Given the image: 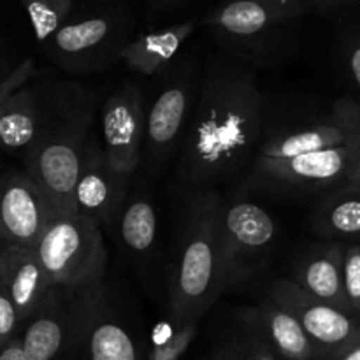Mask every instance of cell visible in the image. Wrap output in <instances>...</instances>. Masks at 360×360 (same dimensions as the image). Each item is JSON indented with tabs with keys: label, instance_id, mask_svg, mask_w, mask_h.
<instances>
[{
	"label": "cell",
	"instance_id": "6da1fadb",
	"mask_svg": "<svg viewBox=\"0 0 360 360\" xmlns=\"http://www.w3.org/2000/svg\"><path fill=\"white\" fill-rule=\"evenodd\" d=\"M257 70L214 53L202 63L197 104L172 164L178 193L238 185L262 137L267 98Z\"/></svg>",
	"mask_w": 360,
	"mask_h": 360
},
{
	"label": "cell",
	"instance_id": "7a4b0ae2",
	"mask_svg": "<svg viewBox=\"0 0 360 360\" xmlns=\"http://www.w3.org/2000/svg\"><path fill=\"white\" fill-rule=\"evenodd\" d=\"M41 125L23 157V171L51 204L56 218L74 213L72 192L81 157L97 129V91L77 81H37Z\"/></svg>",
	"mask_w": 360,
	"mask_h": 360
},
{
	"label": "cell",
	"instance_id": "3957f363",
	"mask_svg": "<svg viewBox=\"0 0 360 360\" xmlns=\"http://www.w3.org/2000/svg\"><path fill=\"white\" fill-rule=\"evenodd\" d=\"M178 195L183 206L165 274L167 311L202 319L221 295V192L206 188Z\"/></svg>",
	"mask_w": 360,
	"mask_h": 360
},
{
	"label": "cell",
	"instance_id": "277c9868",
	"mask_svg": "<svg viewBox=\"0 0 360 360\" xmlns=\"http://www.w3.org/2000/svg\"><path fill=\"white\" fill-rule=\"evenodd\" d=\"M306 0H224L204 14L218 53L252 67L271 69L294 56Z\"/></svg>",
	"mask_w": 360,
	"mask_h": 360
},
{
	"label": "cell",
	"instance_id": "5b68a950",
	"mask_svg": "<svg viewBox=\"0 0 360 360\" xmlns=\"http://www.w3.org/2000/svg\"><path fill=\"white\" fill-rule=\"evenodd\" d=\"M136 28L130 0H83L41 51L70 76H91L122 60Z\"/></svg>",
	"mask_w": 360,
	"mask_h": 360
},
{
	"label": "cell",
	"instance_id": "8992f818",
	"mask_svg": "<svg viewBox=\"0 0 360 360\" xmlns=\"http://www.w3.org/2000/svg\"><path fill=\"white\" fill-rule=\"evenodd\" d=\"M221 295L246 290L269 271L280 243V224L252 195L221 193Z\"/></svg>",
	"mask_w": 360,
	"mask_h": 360
},
{
	"label": "cell",
	"instance_id": "52a82bcc",
	"mask_svg": "<svg viewBox=\"0 0 360 360\" xmlns=\"http://www.w3.org/2000/svg\"><path fill=\"white\" fill-rule=\"evenodd\" d=\"M202 63L193 51L179 53L162 72V83L144 118L143 164L151 174H162L181 148L199 94Z\"/></svg>",
	"mask_w": 360,
	"mask_h": 360
},
{
	"label": "cell",
	"instance_id": "ba28073f",
	"mask_svg": "<svg viewBox=\"0 0 360 360\" xmlns=\"http://www.w3.org/2000/svg\"><path fill=\"white\" fill-rule=\"evenodd\" d=\"M347 183L348 150L341 144L287 158H255L234 188L246 195L319 200Z\"/></svg>",
	"mask_w": 360,
	"mask_h": 360
},
{
	"label": "cell",
	"instance_id": "9c48e42d",
	"mask_svg": "<svg viewBox=\"0 0 360 360\" xmlns=\"http://www.w3.org/2000/svg\"><path fill=\"white\" fill-rule=\"evenodd\" d=\"M34 252L51 287L94 290L105 283L104 236L88 218L70 214L51 220Z\"/></svg>",
	"mask_w": 360,
	"mask_h": 360
},
{
	"label": "cell",
	"instance_id": "30bf717a",
	"mask_svg": "<svg viewBox=\"0 0 360 360\" xmlns=\"http://www.w3.org/2000/svg\"><path fill=\"white\" fill-rule=\"evenodd\" d=\"M94 290L51 287L41 308L23 323L21 347L28 360H81L88 327L101 299Z\"/></svg>",
	"mask_w": 360,
	"mask_h": 360
},
{
	"label": "cell",
	"instance_id": "8fae6325",
	"mask_svg": "<svg viewBox=\"0 0 360 360\" xmlns=\"http://www.w3.org/2000/svg\"><path fill=\"white\" fill-rule=\"evenodd\" d=\"M266 294L297 319L315 352V360H338L360 343V320L306 294L288 278H273Z\"/></svg>",
	"mask_w": 360,
	"mask_h": 360
},
{
	"label": "cell",
	"instance_id": "7c38bea8",
	"mask_svg": "<svg viewBox=\"0 0 360 360\" xmlns=\"http://www.w3.org/2000/svg\"><path fill=\"white\" fill-rule=\"evenodd\" d=\"M146 97L134 79L122 81L101 108L98 139L116 171L134 178L143 165Z\"/></svg>",
	"mask_w": 360,
	"mask_h": 360
},
{
	"label": "cell",
	"instance_id": "4fadbf2b",
	"mask_svg": "<svg viewBox=\"0 0 360 360\" xmlns=\"http://www.w3.org/2000/svg\"><path fill=\"white\" fill-rule=\"evenodd\" d=\"M132 179L112 167L95 129L86 141L74 183V213L91 220L101 231L105 227L112 232L129 197Z\"/></svg>",
	"mask_w": 360,
	"mask_h": 360
},
{
	"label": "cell",
	"instance_id": "5bb4252c",
	"mask_svg": "<svg viewBox=\"0 0 360 360\" xmlns=\"http://www.w3.org/2000/svg\"><path fill=\"white\" fill-rule=\"evenodd\" d=\"M112 234L118 239L123 255L148 290L160 285V234L155 195L144 179H132L129 197Z\"/></svg>",
	"mask_w": 360,
	"mask_h": 360
},
{
	"label": "cell",
	"instance_id": "9a60e30c",
	"mask_svg": "<svg viewBox=\"0 0 360 360\" xmlns=\"http://www.w3.org/2000/svg\"><path fill=\"white\" fill-rule=\"evenodd\" d=\"M56 214L34 179L21 171L0 178V246L34 248Z\"/></svg>",
	"mask_w": 360,
	"mask_h": 360
},
{
	"label": "cell",
	"instance_id": "2e32d148",
	"mask_svg": "<svg viewBox=\"0 0 360 360\" xmlns=\"http://www.w3.org/2000/svg\"><path fill=\"white\" fill-rule=\"evenodd\" d=\"M341 144H345V130L333 112L327 116L276 115L267 102L255 158H287Z\"/></svg>",
	"mask_w": 360,
	"mask_h": 360
},
{
	"label": "cell",
	"instance_id": "e0dca14e",
	"mask_svg": "<svg viewBox=\"0 0 360 360\" xmlns=\"http://www.w3.org/2000/svg\"><path fill=\"white\" fill-rule=\"evenodd\" d=\"M234 323L260 338L280 359L315 360L311 343L297 319L266 292L255 304L239 309Z\"/></svg>",
	"mask_w": 360,
	"mask_h": 360
},
{
	"label": "cell",
	"instance_id": "ac0fdd59",
	"mask_svg": "<svg viewBox=\"0 0 360 360\" xmlns=\"http://www.w3.org/2000/svg\"><path fill=\"white\" fill-rule=\"evenodd\" d=\"M81 360H144V343L108 285L91 316Z\"/></svg>",
	"mask_w": 360,
	"mask_h": 360
},
{
	"label": "cell",
	"instance_id": "d6986e66",
	"mask_svg": "<svg viewBox=\"0 0 360 360\" xmlns=\"http://www.w3.org/2000/svg\"><path fill=\"white\" fill-rule=\"evenodd\" d=\"M290 271L288 280L301 290L348 313L343 294V243H311L295 255Z\"/></svg>",
	"mask_w": 360,
	"mask_h": 360
},
{
	"label": "cell",
	"instance_id": "ffe728a7",
	"mask_svg": "<svg viewBox=\"0 0 360 360\" xmlns=\"http://www.w3.org/2000/svg\"><path fill=\"white\" fill-rule=\"evenodd\" d=\"M0 288L13 301L21 323L41 308L51 285L34 248L0 246Z\"/></svg>",
	"mask_w": 360,
	"mask_h": 360
},
{
	"label": "cell",
	"instance_id": "44dd1931",
	"mask_svg": "<svg viewBox=\"0 0 360 360\" xmlns=\"http://www.w3.org/2000/svg\"><path fill=\"white\" fill-rule=\"evenodd\" d=\"M195 18L167 25L158 30L136 34L123 48L122 62L143 76H160L181 53L183 46L197 30Z\"/></svg>",
	"mask_w": 360,
	"mask_h": 360
},
{
	"label": "cell",
	"instance_id": "7402d4cb",
	"mask_svg": "<svg viewBox=\"0 0 360 360\" xmlns=\"http://www.w3.org/2000/svg\"><path fill=\"white\" fill-rule=\"evenodd\" d=\"M41 125L39 84L30 83L0 98V151L27 155Z\"/></svg>",
	"mask_w": 360,
	"mask_h": 360
},
{
	"label": "cell",
	"instance_id": "603a6c76",
	"mask_svg": "<svg viewBox=\"0 0 360 360\" xmlns=\"http://www.w3.org/2000/svg\"><path fill=\"white\" fill-rule=\"evenodd\" d=\"M309 225L323 241L360 243V190L343 186L320 197Z\"/></svg>",
	"mask_w": 360,
	"mask_h": 360
},
{
	"label": "cell",
	"instance_id": "cb8c5ba5",
	"mask_svg": "<svg viewBox=\"0 0 360 360\" xmlns=\"http://www.w3.org/2000/svg\"><path fill=\"white\" fill-rule=\"evenodd\" d=\"M200 320L199 316L167 311L165 336L144 345V360H181L199 334Z\"/></svg>",
	"mask_w": 360,
	"mask_h": 360
},
{
	"label": "cell",
	"instance_id": "d4e9b609",
	"mask_svg": "<svg viewBox=\"0 0 360 360\" xmlns=\"http://www.w3.org/2000/svg\"><path fill=\"white\" fill-rule=\"evenodd\" d=\"M330 112L345 130V146L348 150V183L360 190V101L352 95L336 98Z\"/></svg>",
	"mask_w": 360,
	"mask_h": 360
},
{
	"label": "cell",
	"instance_id": "484cf974",
	"mask_svg": "<svg viewBox=\"0 0 360 360\" xmlns=\"http://www.w3.org/2000/svg\"><path fill=\"white\" fill-rule=\"evenodd\" d=\"M30 20L39 48L46 44L76 7V0H20Z\"/></svg>",
	"mask_w": 360,
	"mask_h": 360
},
{
	"label": "cell",
	"instance_id": "4316f807",
	"mask_svg": "<svg viewBox=\"0 0 360 360\" xmlns=\"http://www.w3.org/2000/svg\"><path fill=\"white\" fill-rule=\"evenodd\" d=\"M343 294L348 313L360 320V243H343Z\"/></svg>",
	"mask_w": 360,
	"mask_h": 360
},
{
	"label": "cell",
	"instance_id": "83f0119b",
	"mask_svg": "<svg viewBox=\"0 0 360 360\" xmlns=\"http://www.w3.org/2000/svg\"><path fill=\"white\" fill-rule=\"evenodd\" d=\"M340 53L345 70L360 95V23L348 25L340 37Z\"/></svg>",
	"mask_w": 360,
	"mask_h": 360
},
{
	"label": "cell",
	"instance_id": "f1b7e54d",
	"mask_svg": "<svg viewBox=\"0 0 360 360\" xmlns=\"http://www.w3.org/2000/svg\"><path fill=\"white\" fill-rule=\"evenodd\" d=\"M227 343L243 360H280L273 348L241 327H236V333L229 338Z\"/></svg>",
	"mask_w": 360,
	"mask_h": 360
},
{
	"label": "cell",
	"instance_id": "f546056e",
	"mask_svg": "<svg viewBox=\"0 0 360 360\" xmlns=\"http://www.w3.org/2000/svg\"><path fill=\"white\" fill-rule=\"evenodd\" d=\"M21 327H23V323H21L13 301L0 288V350L7 347L14 338L20 336Z\"/></svg>",
	"mask_w": 360,
	"mask_h": 360
},
{
	"label": "cell",
	"instance_id": "4dcf8cb0",
	"mask_svg": "<svg viewBox=\"0 0 360 360\" xmlns=\"http://www.w3.org/2000/svg\"><path fill=\"white\" fill-rule=\"evenodd\" d=\"M311 7V11H320V13H333V11L341 9V7L352 6V0H306Z\"/></svg>",
	"mask_w": 360,
	"mask_h": 360
},
{
	"label": "cell",
	"instance_id": "1f68e13d",
	"mask_svg": "<svg viewBox=\"0 0 360 360\" xmlns=\"http://www.w3.org/2000/svg\"><path fill=\"white\" fill-rule=\"evenodd\" d=\"M186 0H144L146 4V9L150 13H169V11H174L178 7H181Z\"/></svg>",
	"mask_w": 360,
	"mask_h": 360
},
{
	"label": "cell",
	"instance_id": "d6a6232c",
	"mask_svg": "<svg viewBox=\"0 0 360 360\" xmlns=\"http://www.w3.org/2000/svg\"><path fill=\"white\" fill-rule=\"evenodd\" d=\"M0 360H28L23 352V347H21L20 338H14L7 347L0 350Z\"/></svg>",
	"mask_w": 360,
	"mask_h": 360
},
{
	"label": "cell",
	"instance_id": "836d02e7",
	"mask_svg": "<svg viewBox=\"0 0 360 360\" xmlns=\"http://www.w3.org/2000/svg\"><path fill=\"white\" fill-rule=\"evenodd\" d=\"M210 360H243V359L239 357L234 350H232L231 345L225 343L224 347H220L217 352H214L213 357H211Z\"/></svg>",
	"mask_w": 360,
	"mask_h": 360
},
{
	"label": "cell",
	"instance_id": "e575fe53",
	"mask_svg": "<svg viewBox=\"0 0 360 360\" xmlns=\"http://www.w3.org/2000/svg\"><path fill=\"white\" fill-rule=\"evenodd\" d=\"M338 360H360V343L355 345L354 348H350L347 354L341 355V357Z\"/></svg>",
	"mask_w": 360,
	"mask_h": 360
},
{
	"label": "cell",
	"instance_id": "d590c367",
	"mask_svg": "<svg viewBox=\"0 0 360 360\" xmlns=\"http://www.w3.org/2000/svg\"><path fill=\"white\" fill-rule=\"evenodd\" d=\"M6 74H7V72H4V70H2V69H0V79H2V77H4V76H6Z\"/></svg>",
	"mask_w": 360,
	"mask_h": 360
},
{
	"label": "cell",
	"instance_id": "8d00e7d4",
	"mask_svg": "<svg viewBox=\"0 0 360 360\" xmlns=\"http://www.w3.org/2000/svg\"><path fill=\"white\" fill-rule=\"evenodd\" d=\"M354 4H360V0H352V6H354Z\"/></svg>",
	"mask_w": 360,
	"mask_h": 360
},
{
	"label": "cell",
	"instance_id": "74e56055",
	"mask_svg": "<svg viewBox=\"0 0 360 360\" xmlns=\"http://www.w3.org/2000/svg\"><path fill=\"white\" fill-rule=\"evenodd\" d=\"M0 178H2V172H0Z\"/></svg>",
	"mask_w": 360,
	"mask_h": 360
}]
</instances>
